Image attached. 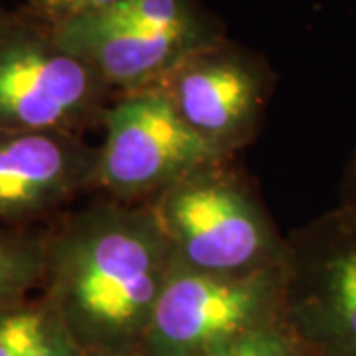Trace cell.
I'll return each instance as SVG.
<instances>
[{
	"instance_id": "cell-1",
	"label": "cell",
	"mask_w": 356,
	"mask_h": 356,
	"mask_svg": "<svg viewBox=\"0 0 356 356\" xmlns=\"http://www.w3.org/2000/svg\"><path fill=\"white\" fill-rule=\"evenodd\" d=\"M172 269L151 210L99 196L46 226L38 299L81 353L140 350Z\"/></svg>"
},
{
	"instance_id": "cell-2",
	"label": "cell",
	"mask_w": 356,
	"mask_h": 356,
	"mask_svg": "<svg viewBox=\"0 0 356 356\" xmlns=\"http://www.w3.org/2000/svg\"><path fill=\"white\" fill-rule=\"evenodd\" d=\"M143 204L184 269L248 275L285 261L287 236L234 159L200 166Z\"/></svg>"
},
{
	"instance_id": "cell-3",
	"label": "cell",
	"mask_w": 356,
	"mask_h": 356,
	"mask_svg": "<svg viewBox=\"0 0 356 356\" xmlns=\"http://www.w3.org/2000/svg\"><path fill=\"white\" fill-rule=\"evenodd\" d=\"M50 28L115 93L156 86L192 51L226 38L200 0H123Z\"/></svg>"
},
{
	"instance_id": "cell-4",
	"label": "cell",
	"mask_w": 356,
	"mask_h": 356,
	"mask_svg": "<svg viewBox=\"0 0 356 356\" xmlns=\"http://www.w3.org/2000/svg\"><path fill=\"white\" fill-rule=\"evenodd\" d=\"M117 95L36 16L0 8V131L86 135Z\"/></svg>"
},
{
	"instance_id": "cell-5",
	"label": "cell",
	"mask_w": 356,
	"mask_h": 356,
	"mask_svg": "<svg viewBox=\"0 0 356 356\" xmlns=\"http://www.w3.org/2000/svg\"><path fill=\"white\" fill-rule=\"evenodd\" d=\"M281 318L305 356H356V212L337 206L287 236Z\"/></svg>"
},
{
	"instance_id": "cell-6",
	"label": "cell",
	"mask_w": 356,
	"mask_h": 356,
	"mask_svg": "<svg viewBox=\"0 0 356 356\" xmlns=\"http://www.w3.org/2000/svg\"><path fill=\"white\" fill-rule=\"evenodd\" d=\"M102 129L95 192L117 202H147L196 168L226 159L186 125L161 86L117 93Z\"/></svg>"
},
{
	"instance_id": "cell-7",
	"label": "cell",
	"mask_w": 356,
	"mask_h": 356,
	"mask_svg": "<svg viewBox=\"0 0 356 356\" xmlns=\"http://www.w3.org/2000/svg\"><path fill=\"white\" fill-rule=\"evenodd\" d=\"M281 307L283 266L214 275L175 264L140 350L147 356H206L280 321Z\"/></svg>"
},
{
	"instance_id": "cell-8",
	"label": "cell",
	"mask_w": 356,
	"mask_h": 356,
	"mask_svg": "<svg viewBox=\"0 0 356 356\" xmlns=\"http://www.w3.org/2000/svg\"><path fill=\"white\" fill-rule=\"evenodd\" d=\"M156 86L206 145L234 159L264 123L275 74L261 54L226 36L192 51Z\"/></svg>"
},
{
	"instance_id": "cell-9",
	"label": "cell",
	"mask_w": 356,
	"mask_h": 356,
	"mask_svg": "<svg viewBox=\"0 0 356 356\" xmlns=\"http://www.w3.org/2000/svg\"><path fill=\"white\" fill-rule=\"evenodd\" d=\"M97 145L60 131H0V228H40L95 192Z\"/></svg>"
},
{
	"instance_id": "cell-10",
	"label": "cell",
	"mask_w": 356,
	"mask_h": 356,
	"mask_svg": "<svg viewBox=\"0 0 356 356\" xmlns=\"http://www.w3.org/2000/svg\"><path fill=\"white\" fill-rule=\"evenodd\" d=\"M44 271L46 228H0V318L34 301Z\"/></svg>"
},
{
	"instance_id": "cell-11",
	"label": "cell",
	"mask_w": 356,
	"mask_h": 356,
	"mask_svg": "<svg viewBox=\"0 0 356 356\" xmlns=\"http://www.w3.org/2000/svg\"><path fill=\"white\" fill-rule=\"evenodd\" d=\"M16 356H83L62 321L40 299L2 317Z\"/></svg>"
},
{
	"instance_id": "cell-12",
	"label": "cell",
	"mask_w": 356,
	"mask_h": 356,
	"mask_svg": "<svg viewBox=\"0 0 356 356\" xmlns=\"http://www.w3.org/2000/svg\"><path fill=\"white\" fill-rule=\"evenodd\" d=\"M206 356H305L291 329L280 318L216 348Z\"/></svg>"
},
{
	"instance_id": "cell-13",
	"label": "cell",
	"mask_w": 356,
	"mask_h": 356,
	"mask_svg": "<svg viewBox=\"0 0 356 356\" xmlns=\"http://www.w3.org/2000/svg\"><path fill=\"white\" fill-rule=\"evenodd\" d=\"M119 2L123 0H26L22 8L48 26H56L86 14L111 8Z\"/></svg>"
},
{
	"instance_id": "cell-14",
	"label": "cell",
	"mask_w": 356,
	"mask_h": 356,
	"mask_svg": "<svg viewBox=\"0 0 356 356\" xmlns=\"http://www.w3.org/2000/svg\"><path fill=\"white\" fill-rule=\"evenodd\" d=\"M339 206H344L348 210L356 212V151L348 163V168L344 172L343 180V191H341V204Z\"/></svg>"
},
{
	"instance_id": "cell-15",
	"label": "cell",
	"mask_w": 356,
	"mask_h": 356,
	"mask_svg": "<svg viewBox=\"0 0 356 356\" xmlns=\"http://www.w3.org/2000/svg\"><path fill=\"white\" fill-rule=\"evenodd\" d=\"M0 356H16L13 343H10V339L6 334V329L2 325V318H0Z\"/></svg>"
},
{
	"instance_id": "cell-16",
	"label": "cell",
	"mask_w": 356,
	"mask_h": 356,
	"mask_svg": "<svg viewBox=\"0 0 356 356\" xmlns=\"http://www.w3.org/2000/svg\"><path fill=\"white\" fill-rule=\"evenodd\" d=\"M83 356H147L143 350H131V353H83Z\"/></svg>"
}]
</instances>
